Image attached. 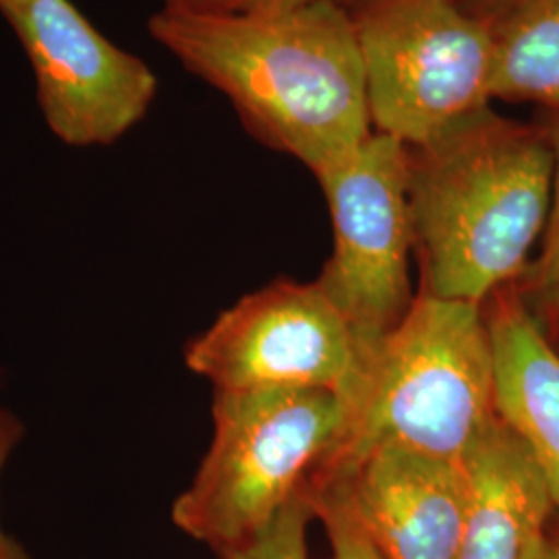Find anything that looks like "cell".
Instances as JSON below:
<instances>
[{
    "label": "cell",
    "mask_w": 559,
    "mask_h": 559,
    "mask_svg": "<svg viewBox=\"0 0 559 559\" xmlns=\"http://www.w3.org/2000/svg\"><path fill=\"white\" fill-rule=\"evenodd\" d=\"M147 34L221 92L249 135L313 175L373 133L359 44L338 0L282 15H203L162 4Z\"/></svg>",
    "instance_id": "obj_1"
},
{
    "label": "cell",
    "mask_w": 559,
    "mask_h": 559,
    "mask_svg": "<svg viewBox=\"0 0 559 559\" xmlns=\"http://www.w3.org/2000/svg\"><path fill=\"white\" fill-rule=\"evenodd\" d=\"M554 170L547 131L491 106L408 147L420 293L485 305L516 284L547 226Z\"/></svg>",
    "instance_id": "obj_2"
},
{
    "label": "cell",
    "mask_w": 559,
    "mask_h": 559,
    "mask_svg": "<svg viewBox=\"0 0 559 559\" xmlns=\"http://www.w3.org/2000/svg\"><path fill=\"white\" fill-rule=\"evenodd\" d=\"M336 448L318 471L378 445L462 460L500 419L485 305L419 293L399 325L360 360Z\"/></svg>",
    "instance_id": "obj_3"
},
{
    "label": "cell",
    "mask_w": 559,
    "mask_h": 559,
    "mask_svg": "<svg viewBox=\"0 0 559 559\" xmlns=\"http://www.w3.org/2000/svg\"><path fill=\"white\" fill-rule=\"evenodd\" d=\"M214 438L173 522L216 556L258 537L336 448L346 404L328 390L221 392Z\"/></svg>",
    "instance_id": "obj_4"
},
{
    "label": "cell",
    "mask_w": 559,
    "mask_h": 559,
    "mask_svg": "<svg viewBox=\"0 0 559 559\" xmlns=\"http://www.w3.org/2000/svg\"><path fill=\"white\" fill-rule=\"evenodd\" d=\"M376 133L419 147L489 106L491 20L459 0H350Z\"/></svg>",
    "instance_id": "obj_5"
},
{
    "label": "cell",
    "mask_w": 559,
    "mask_h": 559,
    "mask_svg": "<svg viewBox=\"0 0 559 559\" xmlns=\"http://www.w3.org/2000/svg\"><path fill=\"white\" fill-rule=\"evenodd\" d=\"M316 179L334 230L332 258L316 282L348 323L362 360L415 300L408 276L415 249L408 147L373 131Z\"/></svg>",
    "instance_id": "obj_6"
},
{
    "label": "cell",
    "mask_w": 559,
    "mask_h": 559,
    "mask_svg": "<svg viewBox=\"0 0 559 559\" xmlns=\"http://www.w3.org/2000/svg\"><path fill=\"white\" fill-rule=\"evenodd\" d=\"M185 362L221 392L328 390L346 400L360 353L318 282L278 280L221 313L187 344Z\"/></svg>",
    "instance_id": "obj_7"
},
{
    "label": "cell",
    "mask_w": 559,
    "mask_h": 559,
    "mask_svg": "<svg viewBox=\"0 0 559 559\" xmlns=\"http://www.w3.org/2000/svg\"><path fill=\"white\" fill-rule=\"evenodd\" d=\"M36 81L48 131L69 147H108L147 117L158 78L108 40L73 0H25L4 15Z\"/></svg>",
    "instance_id": "obj_8"
},
{
    "label": "cell",
    "mask_w": 559,
    "mask_h": 559,
    "mask_svg": "<svg viewBox=\"0 0 559 559\" xmlns=\"http://www.w3.org/2000/svg\"><path fill=\"white\" fill-rule=\"evenodd\" d=\"M360 526L385 559H456L468 508L464 462L378 445L336 468Z\"/></svg>",
    "instance_id": "obj_9"
},
{
    "label": "cell",
    "mask_w": 559,
    "mask_h": 559,
    "mask_svg": "<svg viewBox=\"0 0 559 559\" xmlns=\"http://www.w3.org/2000/svg\"><path fill=\"white\" fill-rule=\"evenodd\" d=\"M462 462L468 508L456 559H531L558 508L524 441L498 419Z\"/></svg>",
    "instance_id": "obj_10"
},
{
    "label": "cell",
    "mask_w": 559,
    "mask_h": 559,
    "mask_svg": "<svg viewBox=\"0 0 559 559\" xmlns=\"http://www.w3.org/2000/svg\"><path fill=\"white\" fill-rule=\"evenodd\" d=\"M496 353V406L524 441L559 510V348L506 286L485 302Z\"/></svg>",
    "instance_id": "obj_11"
},
{
    "label": "cell",
    "mask_w": 559,
    "mask_h": 559,
    "mask_svg": "<svg viewBox=\"0 0 559 559\" xmlns=\"http://www.w3.org/2000/svg\"><path fill=\"white\" fill-rule=\"evenodd\" d=\"M491 32V100L531 102L559 117V0H516Z\"/></svg>",
    "instance_id": "obj_12"
},
{
    "label": "cell",
    "mask_w": 559,
    "mask_h": 559,
    "mask_svg": "<svg viewBox=\"0 0 559 559\" xmlns=\"http://www.w3.org/2000/svg\"><path fill=\"white\" fill-rule=\"evenodd\" d=\"M547 135L556 156L551 210L543 233L540 255L514 286L543 332L559 348V117H554Z\"/></svg>",
    "instance_id": "obj_13"
},
{
    "label": "cell",
    "mask_w": 559,
    "mask_h": 559,
    "mask_svg": "<svg viewBox=\"0 0 559 559\" xmlns=\"http://www.w3.org/2000/svg\"><path fill=\"white\" fill-rule=\"evenodd\" d=\"M313 514L330 543L328 559H385L369 539L338 479L313 475L309 483Z\"/></svg>",
    "instance_id": "obj_14"
},
{
    "label": "cell",
    "mask_w": 559,
    "mask_h": 559,
    "mask_svg": "<svg viewBox=\"0 0 559 559\" xmlns=\"http://www.w3.org/2000/svg\"><path fill=\"white\" fill-rule=\"evenodd\" d=\"M313 514L309 487L290 501L258 537L221 554V559H309L307 526Z\"/></svg>",
    "instance_id": "obj_15"
},
{
    "label": "cell",
    "mask_w": 559,
    "mask_h": 559,
    "mask_svg": "<svg viewBox=\"0 0 559 559\" xmlns=\"http://www.w3.org/2000/svg\"><path fill=\"white\" fill-rule=\"evenodd\" d=\"M313 0H164L175 7L203 15H282Z\"/></svg>",
    "instance_id": "obj_16"
},
{
    "label": "cell",
    "mask_w": 559,
    "mask_h": 559,
    "mask_svg": "<svg viewBox=\"0 0 559 559\" xmlns=\"http://www.w3.org/2000/svg\"><path fill=\"white\" fill-rule=\"evenodd\" d=\"M21 438H23L21 420L13 413L0 408V473ZM0 559H32L17 540L11 539L2 531V526H0Z\"/></svg>",
    "instance_id": "obj_17"
},
{
    "label": "cell",
    "mask_w": 559,
    "mask_h": 559,
    "mask_svg": "<svg viewBox=\"0 0 559 559\" xmlns=\"http://www.w3.org/2000/svg\"><path fill=\"white\" fill-rule=\"evenodd\" d=\"M338 2L346 4V2H350V0H338ZM459 2L468 13L493 21L498 15H501L508 7H512L516 0H459Z\"/></svg>",
    "instance_id": "obj_18"
},
{
    "label": "cell",
    "mask_w": 559,
    "mask_h": 559,
    "mask_svg": "<svg viewBox=\"0 0 559 559\" xmlns=\"http://www.w3.org/2000/svg\"><path fill=\"white\" fill-rule=\"evenodd\" d=\"M531 559H559V520H554Z\"/></svg>",
    "instance_id": "obj_19"
},
{
    "label": "cell",
    "mask_w": 559,
    "mask_h": 559,
    "mask_svg": "<svg viewBox=\"0 0 559 559\" xmlns=\"http://www.w3.org/2000/svg\"><path fill=\"white\" fill-rule=\"evenodd\" d=\"M21 2H25V0H0V15L4 17V15L11 13L13 9H17Z\"/></svg>",
    "instance_id": "obj_20"
}]
</instances>
